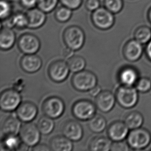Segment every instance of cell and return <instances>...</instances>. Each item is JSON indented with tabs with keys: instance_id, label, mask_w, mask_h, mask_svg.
I'll return each instance as SVG.
<instances>
[{
	"instance_id": "d6986e66",
	"label": "cell",
	"mask_w": 151,
	"mask_h": 151,
	"mask_svg": "<svg viewBox=\"0 0 151 151\" xmlns=\"http://www.w3.org/2000/svg\"><path fill=\"white\" fill-rule=\"evenodd\" d=\"M20 120L17 116L10 115L4 120L2 126L4 135H17L21 129Z\"/></svg>"
},
{
	"instance_id": "ee69618b",
	"label": "cell",
	"mask_w": 151,
	"mask_h": 151,
	"mask_svg": "<svg viewBox=\"0 0 151 151\" xmlns=\"http://www.w3.org/2000/svg\"><path fill=\"white\" fill-rule=\"evenodd\" d=\"M149 18L150 20L151 21V9L150 10V11L149 12Z\"/></svg>"
},
{
	"instance_id": "ffe728a7",
	"label": "cell",
	"mask_w": 151,
	"mask_h": 151,
	"mask_svg": "<svg viewBox=\"0 0 151 151\" xmlns=\"http://www.w3.org/2000/svg\"><path fill=\"white\" fill-rule=\"evenodd\" d=\"M72 141L64 135H57L51 138L49 142V147L51 151H72L73 148Z\"/></svg>"
},
{
	"instance_id": "ba28073f",
	"label": "cell",
	"mask_w": 151,
	"mask_h": 151,
	"mask_svg": "<svg viewBox=\"0 0 151 151\" xmlns=\"http://www.w3.org/2000/svg\"><path fill=\"white\" fill-rule=\"evenodd\" d=\"M69 67L68 63L59 59L51 63L47 69V74L50 78L55 83L65 81L69 76Z\"/></svg>"
},
{
	"instance_id": "277c9868",
	"label": "cell",
	"mask_w": 151,
	"mask_h": 151,
	"mask_svg": "<svg viewBox=\"0 0 151 151\" xmlns=\"http://www.w3.org/2000/svg\"><path fill=\"white\" fill-rule=\"evenodd\" d=\"M96 107L92 101L87 99L77 101L72 107L74 116L81 121H89L96 115Z\"/></svg>"
},
{
	"instance_id": "603a6c76",
	"label": "cell",
	"mask_w": 151,
	"mask_h": 151,
	"mask_svg": "<svg viewBox=\"0 0 151 151\" xmlns=\"http://www.w3.org/2000/svg\"><path fill=\"white\" fill-rule=\"evenodd\" d=\"M16 41V35L14 32L9 28H4L0 34V47L2 50L10 49Z\"/></svg>"
},
{
	"instance_id": "7c38bea8",
	"label": "cell",
	"mask_w": 151,
	"mask_h": 151,
	"mask_svg": "<svg viewBox=\"0 0 151 151\" xmlns=\"http://www.w3.org/2000/svg\"><path fill=\"white\" fill-rule=\"evenodd\" d=\"M61 132L72 141H80L84 134L82 125L74 120H68L63 123L61 126Z\"/></svg>"
},
{
	"instance_id": "2e32d148",
	"label": "cell",
	"mask_w": 151,
	"mask_h": 151,
	"mask_svg": "<svg viewBox=\"0 0 151 151\" xmlns=\"http://www.w3.org/2000/svg\"><path fill=\"white\" fill-rule=\"evenodd\" d=\"M38 107L36 104L29 101L21 103L17 109V116L21 121L30 122L37 116Z\"/></svg>"
},
{
	"instance_id": "8d00e7d4",
	"label": "cell",
	"mask_w": 151,
	"mask_h": 151,
	"mask_svg": "<svg viewBox=\"0 0 151 151\" xmlns=\"http://www.w3.org/2000/svg\"><path fill=\"white\" fill-rule=\"evenodd\" d=\"M64 6L71 9L78 8L82 3V0H60Z\"/></svg>"
},
{
	"instance_id": "4dcf8cb0",
	"label": "cell",
	"mask_w": 151,
	"mask_h": 151,
	"mask_svg": "<svg viewBox=\"0 0 151 151\" xmlns=\"http://www.w3.org/2000/svg\"><path fill=\"white\" fill-rule=\"evenodd\" d=\"M58 0H37L38 8L45 12H51L57 5Z\"/></svg>"
},
{
	"instance_id": "e0dca14e",
	"label": "cell",
	"mask_w": 151,
	"mask_h": 151,
	"mask_svg": "<svg viewBox=\"0 0 151 151\" xmlns=\"http://www.w3.org/2000/svg\"><path fill=\"white\" fill-rule=\"evenodd\" d=\"M42 65V61L38 55L35 54H25L20 60V67L28 73H34L38 71Z\"/></svg>"
},
{
	"instance_id": "d4e9b609",
	"label": "cell",
	"mask_w": 151,
	"mask_h": 151,
	"mask_svg": "<svg viewBox=\"0 0 151 151\" xmlns=\"http://www.w3.org/2000/svg\"><path fill=\"white\" fill-rule=\"evenodd\" d=\"M20 137L17 135H4L1 141V144L4 150L7 151L19 150L22 145Z\"/></svg>"
},
{
	"instance_id": "44dd1931",
	"label": "cell",
	"mask_w": 151,
	"mask_h": 151,
	"mask_svg": "<svg viewBox=\"0 0 151 151\" xmlns=\"http://www.w3.org/2000/svg\"><path fill=\"white\" fill-rule=\"evenodd\" d=\"M28 19V25L31 29H37L41 27L45 22V12L40 9L34 8L29 10L27 14Z\"/></svg>"
},
{
	"instance_id": "9a60e30c",
	"label": "cell",
	"mask_w": 151,
	"mask_h": 151,
	"mask_svg": "<svg viewBox=\"0 0 151 151\" xmlns=\"http://www.w3.org/2000/svg\"><path fill=\"white\" fill-rule=\"evenodd\" d=\"M129 129L124 121L118 120L111 123L108 127L107 135L113 141L124 140L127 138Z\"/></svg>"
},
{
	"instance_id": "4fadbf2b",
	"label": "cell",
	"mask_w": 151,
	"mask_h": 151,
	"mask_svg": "<svg viewBox=\"0 0 151 151\" xmlns=\"http://www.w3.org/2000/svg\"><path fill=\"white\" fill-rule=\"evenodd\" d=\"M116 102V96L110 90H103L96 96L95 104L99 110L104 112H109L114 107Z\"/></svg>"
},
{
	"instance_id": "cb8c5ba5",
	"label": "cell",
	"mask_w": 151,
	"mask_h": 151,
	"mask_svg": "<svg viewBox=\"0 0 151 151\" xmlns=\"http://www.w3.org/2000/svg\"><path fill=\"white\" fill-rule=\"evenodd\" d=\"M129 129L141 127L144 122V118L140 112L133 111L127 114L124 121Z\"/></svg>"
},
{
	"instance_id": "5b68a950",
	"label": "cell",
	"mask_w": 151,
	"mask_h": 151,
	"mask_svg": "<svg viewBox=\"0 0 151 151\" xmlns=\"http://www.w3.org/2000/svg\"><path fill=\"white\" fill-rule=\"evenodd\" d=\"M63 40L67 47L73 51H78L84 45L85 36L79 27H70L64 32Z\"/></svg>"
},
{
	"instance_id": "d590c367",
	"label": "cell",
	"mask_w": 151,
	"mask_h": 151,
	"mask_svg": "<svg viewBox=\"0 0 151 151\" xmlns=\"http://www.w3.org/2000/svg\"><path fill=\"white\" fill-rule=\"evenodd\" d=\"M0 16L2 19L6 18L9 15L11 12V6L7 1L2 0L0 3Z\"/></svg>"
},
{
	"instance_id": "7402d4cb",
	"label": "cell",
	"mask_w": 151,
	"mask_h": 151,
	"mask_svg": "<svg viewBox=\"0 0 151 151\" xmlns=\"http://www.w3.org/2000/svg\"><path fill=\"white\" fill-rule=\"evenodd\" d=\"M109 137L98 136L90 140L89 149L92 151H110L112 143Z\"/></svg>"
},
{
	"instance_id": "8992f818",
	"label": "cell",
	"mask_w": 151,
	"mask_h": 151,
	"mask_svg": "<svg viewBox=\"0 0 151 151\" xmlns=\"http://www.w3.org/2000/svg\"><path fill=\"white\" fill-rule=\"evenodd\" d=\"M65 105L62 99L56 96L48 97L42 104L43 114L51 118L57 119L63 114Z\"/></svg>"
},
{
	"instance_id": "5bb4252c",
	"label": "cell",
	"mask_w": 151,
	"mask_h": 151,
	"mask_svg": "<svg viewBox=\"0 0 151 151\" xmlns=\"http://www.w3.org/2000/svg\"><path fill=\"white\" fill-rule=\"evenodd\" d=\"M143 53L142 44L135 39L127 42L123 49V56L129 62L138 61L140 59Z\"/></svg>"
},
{
	"instance_id": "3957f363",
	"label": "cell",
	"mask_w": 151,
	"mask_h": 151,
	"mask_svg": "<svg viewBox=\"0 0 151 151\" xmlns=\"http://www.w3.org/2000/svg\"><path fill=\"white\" fill-rule=\"evenodd\" d=\"M127 139L130 148L135 150H141L150 145L151 134L147 129L141 127L132 129L129 132Z\"/></svg>"
},
{
	"instance_id": "60d3db41",
	"label": "cell",
	"mask_w": 151,
	"mask_h": 151,
	"mask_svg": "<svg viewBox=\"0 0 151 151\" xmlns=\"http://www.w3.org/2000/svg\"><path fill=\"white\" fill-rule=\"evenodd\" d=\"M73 50L70 49L69 47H67L63 50V57L65 58L69 59V58L72 56L73 55Z\"/></svg>"
},
{
	"instance_id": "e575fe53",
	"label": "cell",
	"mask_w": 151,
	"mask_h": 151,
	"mask_svg": "<svg viewBox=\"0 0 151 151\" xmlns=\"http://www.w3.org/2000/svg\"><path fill=\"white\" fill-rule=\"evenodd\" d=\"M128 143L124 140L114 141L112 143L110 151H127L129 149Z\"/></svg>"
},
{
	"instance_id": "8fae6325",
	"label": "cell",
	"mask_w": 151,
	"mask_h": 151,
	"mask_svg": "<svg viewBox=\"0 0 151 151\" xmlns=\"http://www.w3.org/2000/svg\"><path fill=\"white\" fill-rule=\"evenodd\" d=\"M92 20L97 27L107 29L112 27L114 22V17L112 12L106 8L99 7L92 15Z\"/></svg>"
},
{
	"instance_id": "836d02e7",
	"label": "cell",
	"mask_w": 151,
	"mask_h": 151,
	"mask_svg": "<svg viewBox=\"0 0 151 151\" xmlns=\"http://www.w3.org/2000/svg\"><path fill=\"white\" fill-rule=\"evenodd\" d=\"M71 14V9L65 6L58 9L56 12V17L60 22H65L70 18Z\"/></svg>"
},
{
	"instance_id": "f35d334b",
	"label": "cell",
	"mask_w": 151,
	"mask_h": 151,
	"mask_svg": "<svg viewBox=\"0 0 151 151\" xmlns=\"http://www.w3.org/2000/svg\"><path fill=\"white\" fill-rule=\"evenodd\" d=\"M32 150L34 151H51L49 146L45 144H37L33 147Z\"/></svg>"
},
{
	"instance_id": "6da1fadb",
	"label": "cell",
	"mask_w": 151,
	"mask_h": 151,
	"mask_svg": "<svg viewBox=\"0 0 151 151\" xmlns=\"http://www.w3.org/2000/svg\"><path fill=\"white\" fill-rule=\"evenodd\" d=\"M97 83L96 75L89 70H83L76 72L72 77V85L75 89L81 92L90 91Z\"/></svg>"
},
{
	"instance_id": "52a82bcc",
	"label": "cell",
	"mask_w": 151,
	"mask_h": 151,
	"mask_svg": "<svg viewBox=\"0 0 151 151\" xmlns=\"http://www.w3.org/2000/svg\"><path fill=\"white\" fill-rule=\"evenodd\" d=\"M21 96L18 90L7 89L3 91L0 96V107L3 111L10 112L16 110L21 103Z\"/></svg>"
},
{
	"instance_id": "b9f144b4",
	"label": "cell",
	"mask_w": 151,
	"mask_h": 151,
	"mask_svg": "<svg viewBox=\"0 0 151 151\" xmlns=\"http://www.w3.org/2000/svg\"><path fill=\"white\" fill-rule=\"evenodd\" d=\"M101 91V89L100 87L96 86L90 90V95L92 96H96L100 93Z\"/></svg>"
},
{
	"instance_id": "484cf974",
	"label": "cell",
	"mask_w": 151,
	"mask_h": 151,
	"mask_svg": "<svg viewBox=\"0 0 151 151\" xmlns=\"http://www.w3.org/2000/svg\"><path fill=\"white\" fill-rule=\"evenodd\" d=\"M88 126L90 131L93 133H102L106 129L107 121L103 116L96 114L89 120Z\"/></svg>"
},
{
	"instance_id": "4316f807",
	"label": "cell",
	"mask_w": 151,
	"mask_h": 151,
	"mask_svg": "<svg viewBox=\"0 0 151 151\" xmlns=\"http://www.w3.org/2000/svg\"><path fill=\"white\" fill-rule=\"evenodd\" d=\"M70 71L74 73L83 70L86 65V61L84 57L80 55H73L67 61Z\"/></svg>"
},
{
	"instance_id": "30bf717a",
	"label": "cell",
	"mask_w": 151,
	"mask_h": 151,
	"mask_svg": "<svg viewBox=\"0 0 151 151\" xmlns=\"http://www.w3.org/2000/svg\"><path fill=\"white\" fill-rule=\"evenodd\" d=\"M40 41L35 35L25 34L21 35L18 40L19 50L25 54H35L40 47Z\"/></svg>"
},
{
	"instance_id": "9c48e42d",
	"label": "cell",
	"mask_w": 151,
	"mask_h": 151,
	"mask_svg": "<svg viewBox=\"0 0 151 151\" xmlns=\"http://www.w3.org/2000/svg\"><path fill=\"white\" fill-rule=\"evenodd\" d=\"M41 133L37 125L30 122H27L21 127L20 137L23 143L33 147L39 143Z\"/></svg>"
},
{
	"instance_id": "83f0119b",
	"label": "cell",
	"mask_w": 151,
	"mask_h": 151,
	"mask_svg": "<svg viewBox=\"0 0 151 151\" xmlns=\"http://www.w3.org/2000/svg\"><path fill=\"white\" fill-rule=\"evenodd\" d=\"M49 116H41L37 123V127L42 135H47L52 132L55 127L53 120Z\"/></svg>"
},
{
	"instance_id": "1f68e13d",
	"label": "cell",
	"mask_w": 151,
	"mask_h": 151,
	"mask_svg": "<svg viewBox=\"0 0 151 151\" xmlns=\"http://www.w3.org/2000/svg\"><path fill=\"white\" fill-rule=\"evenodd\" d=\"M12 25L18 28H23L28 25V19L27 15L23 14H18L13 17Z\"/></svg>"
},
{
	"instance_id": "d6a6232c",
	"label": "cell",
	"mask_w": 151,
	"mask_h": 151,
	"mask_svg": "<svg viewBox=\"0 0 151 151\" xmlns=\"http://www.w3.org/2000/svg\"><path fill=\"white\" fill-rule=\"evenodd\" d=\"M105 5L108 10L111 12L116 13L121 10L123 3L122 0H105Z\"/></svg>"
},
{
	"instance_id": "ab89813d",
	"label": "cell",
	"mask_w": 151,
	"mask_h": 151,
	"mask_svg": "<svg viewBox=\"0 0 151 151\" xmlns=\"http://www.w3.org/2000/svg\"><path fill=\"white\" fill-rule=\"evenodd\" d=\"M23 6L27 8H32L37 4V0H21Z\"/></svg>"
},
{
	"instance_id": "74e56055",
	"label": "cell",
	"mask_w": 151,
	"mask_h": 151,
	"mask_svg": "<svg viewBox=\"0 0 151 151\" xmlns=\"http://www.w3.org/2000/svg\"><path fill=\"white\" fill-rule=\"evenodd\" d=\"M86 6L89 10H96L100 7V2L99 0H88Z\"/></svg>"
},
{
	"instance_id": "7a4b0ae2",
	"label": "cell",
	"mask_w": 151,
	"mask_h": 151,
	"mask_svg": "<svg viewBox=\"0 0 151 151\" xmlns=\"http://www.w3.org/2000/svg\"><path fill=\"white\" fill-rule=\"evenodd\" d=\"M138 91L134 86H120L116 90V102L123 108L126 109L134 107L139 100Z\"/></svg>"
},
{
	"instance_id": "7bdbcfd3",
	"label": "cell",
	"mask_w": 151,
	"mask_h": 151,
	"mask_svg": "<svg viewBox=\"0 0 151 151\" xmlns=\"http://www.w3.org/2000/svg\"><path fill=\"white\" fill-rule=\"evenodd\" d=\"M145 52L147 58L151 61V40L147 43L145 48Z\"/></svg>"
},
{
	"instance_id": "f546056e",
	"label": "cell",
	"mask_w": 151,
	"mask_h": 151,
	"mask_svg": "<svg viewBox=\"0 0 151 151\" xmlns=\"http://www.w3.org/2000/svg\"><path fill=\"white\" fill-rule=\"evenodd\" d=\"M135 87L138 92L143 93L149 92L151 90V79L147 77L139 78L135 84Z\"/></svg>"
},
{
	"instance_id": "ac0fdd59",
	"label": "cell",
	"mask_w": 151,
	"mask_h": 151,
	"mask_svg": "<svg viewBox=\"0 0 151 151\" xmlns=\"http://www.w3.org/2000/svg\"><path fill=\"white\" fill-rule=\"evenodd\" d=\"M118 78L122 85L134 86L139 79V74L135 68L125 66L119 72Z\"/></svg>"
},
{
	"instance_id": "f1b7e54d",
	"label": "cell",
	"mask_w": 151,
	"mask_h": 151,
	"mask_svg": "<svg viewBox=\"0 0 151 151\" xmlns=\"http://www.w3.org/2000/svg\"><path fill=\"white\" fill-rule=\"evenodd\" d=\"M134 37L142 45L147 43L151 40V29L147 27H140L135 32Z\"/></svg>"
}]
</instances>
